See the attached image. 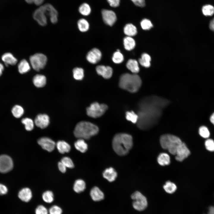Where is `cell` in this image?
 Listing matches in <instances>:
<instances>
[{
	"label": "cell",
	"instance_id": "obj_1",
	"mask_svg": "<svg viewBox=\"0 0 214 214\" xmlns=\"http://www.w3.org/2000/svg\"><path fill=\"white\" fill-rule=\"evenodd\" d=\"M169 103L167 100L155 96L143 98L139 104L137 122L139 128L145 130L154 126L161 117L163 110Z\"/></svg>",
	"mask_w": 214,
	"mask_h": 214
},
{
	"label": "cell",
	"instance_id": "obj_2",
	"mask_svg": "<svg viewBox=\"0 0 214 214\" xmlns=\"http://www.w3.org/2000/svg\"><path fill=\"white\" fill-rule=\"evenodd\" d=\"M112 145L113 149L117 154L120 156L125 155L132 147V137L127 133L117 134L113 138Z\"/></svg>",
	"mask_w": 214,
	"mask_h": 214
},
{
	"label": "cell",
	"instance_id": "obj_3",
	"mask_svg": "<svg viewBox=\"0 0 214 214\" xmlns=\"http://www.w3.org/2000/svg\"><path fill=\"white\" fill-rule=\"evenodd\" d=\"M142 84L140 77L136 74L125 73L122 74L119 80L120 87L131 93L137 92Z\"/></svg>",
	"mask_w": 214,
	"mask_h": 214
},
{
	"label": "cell",
	"instance_id": "obj_4",
	"mask_svg": "<svg viewBox=\"0 0 214 214\" xmlns=\"http://www.w3.org/2000/svg\"><path fill=\"white\" fill-rule=\"evenodd\" d=\"M98 131V128L95 125L89 122L81 121L76 125L74 134L77 138L88 139L96 135Z\"/></svg>",
	"mask_w": 214,
	"mask_h": 214
},
{
	"label": "cell",
	"instance_id": "obj_5",
	"mask_svg": "<svg viewBox=\"0 0 214 214\" xmlns=\"http://www.w3.org/2000/svg\"><path fill=\"white\" fill-rule=\"evenodd\" d=\"M56 9L51 4H46L41 6L34 12L33 17L37 23L41 26L47 23V16L49 18L54 15Z\"/></svg>",
	"mask_w": 214,
	"mask_h": 214
},
{
	"label": "cell",
	"instance_id": "obj_6",
	"mask_svg": "<svg viewBox=\"0 0 214 214\" xmlns=\"http://www.w3.org/2000/svg\"><path fill=\"white\" fill-rule=\"evenodd\" d=\"M160 141L162 147L173 155H175L177 148L182 142L179 137L170 134L161 136Z\"/></svg>",
	"mask_w": 214,
	"mask_h": 214
},
{
	"label": "cell",
	"instance_id": "obj_7",
	"mask_svg": "<svg viewBox=\"0 0 214 214\" xmlns=\"http://www.w3.org/2000/svg\"><path fill=\"white\" fill-rule=\"evenodd\" d=\"M133 200L132 205L133 208L138 211L144 210L147 207L148 202L146 197L139 191H136L131 195Z\"/></svg>",
	"mask_w": 214,
	"mask_h": 214
},
{
	"label": "cell",
	"instance_id": "obj_8",
	"mask_svg": "<svg viewBox=\"0 0 214 214\" xmlns=\"http://www.w3.org/2000/svg\"><path fill=\"white\" fill-rule=\"evenodd\" d=\"M30 64L35 71H39L45 66L47 61L46 56L42 53H36L29 58Z\"/></svg>",
	"mask_w": 214,
	"mask_h": 214
},
{
	"label": "cell",
	"instance_id": "obj_9",
	"mask_svg": "<svg viewBox=\"0 0 214 214\" xmlns=\"http://www.w3.org/2000/svg\"><path fill=\"white\" fill-rule=\"evenodd\" d=\"M107 108V106L105 104H100L97 102H94L87 108L86 113L91 117L96 118L102 116Z\"/></svg>",
	"mask_w": 214,
	"mask_h": 214
},
{
	"label": "cell",
	"instance_id": "obj_10",
	"mask_svg": "<svg viewBox=\"0 0 214 214\" xmlns=\"http://www.w3.org/2000/svg\"><path fill=\"white\" fill-rule=\"evenodd\" d=\"M13 166V162L10 157L6 155L0 156V172H7L12 169Z\"/></svg>",
	"mask_w": 214,
	"mask_h": 214
},
{
	"label": "cell",
	"instance_id": "obj_11",
	"mask_svg": "<svg viewBox=\"0 0 214 214\" xmlns=\"http://www.w3.org/2000/svg\"><path fill=\"white\" fill-rule=\"evenodd\" d=\"M190 152L186 145L182 142L178 147L175 153V159L179 161H182L188 157Z\"/></svg>",
	"mask_w": 214,
	"mask_h": 214
},
{
	"label": "cell",
	"instance_id": "obj_12",
	"mask_svg": "<svg viewBox=\"0 0 214 214\" xmlns=\"http://www.w3.org/2000/svg\"><path fill=\"white\" fill-rule=\"evenodd\" d=\"M101 13L103 21L107 25L112 26L116 22L117 19V16L113 11L103 9L102 10Z\"/></svg>",
	"mask_w": 214,
	"mask_h": 214
},
{
	"label": "cell",
	"instance_id": "obj_13",
	"mask_svg": "<svg viewBox=\"0 0 214 214\" xmlns=\"http://www.w3.org/2000/svg\"><path fill=\"white\" fill-rule=\"evenodd\" d=\"M37 142L43 149L49 152L53 151L56 145L54 141L47 137H43L40 138L38 140Z\"/></svg>",
	"mask_w": 214,
	"mask_h": 214
},
{
	"label": "cell",
	"instance_id": "obj_14",
	"mask_svg": "<svg viewBox=\"0 0 214 214\" xmlns=\"http://www.w3.org/2000/svg\"><path fill=\"white\" fill-rule=\"evenodd\" d=\"M102 54L100 51L96 48H93L87 54L86 58L90 63L95 64L98 62L100 60Z\"/></svg>",
	"mask_w": 214,
	"mask_h": 214
},
{
	"label": "cell",
	"instance_id": "obj_15",
	"mask_svg": "<svg viewBox=\"0 0 214 214\" xmlns=\"http://www.w3.org/2000/svg\"><path fill=\"white\" fill-rule=\"evenodd\" d=\"M35 125L41 129L46 128L50 122L49 117L45 114H40L36 117L34 121Z\"/></svg>",
	"mask_w": 214,
	"mask_h": 214
},
{
	"label": "cell",
	"instance_id": "obj_16",
	"mask_svg": "<svg viewBox=\"0 0 214 214\" xmlns=\"http://www.w3.org/2000/svg\"><path fill=\"white\" fill-rule=\"evenodd\" d=\"M96 69L97 73L104 78H109L112 75L113 70L110 66L100 65L97 66Z\"/></svg>",
	"mask_w": 214,
	"mask_h": 214
},
{
	"label": "cell",
	"instance_id": "obj_17",
	"mask_svg": "<svg viewBox=\"0 0 214 214\" xmlns=\"http://www.w3.org/2000/svg\"><path fill=\"white\" fill-rule=\"evenodd\" d=\"M90 195L92 199L95 202L99 201L103 199L104 194L97 187L92 188L90 191Z\"/></svg>",
	"mask_w": 214,
	"mask_h": 214
},
{
	"label": "cell",
	"instance_id": "obj_18",
	"mask_svg": "<svg viewBox=\"0 0 214 214\" xmlns=\"http://www.w3.org/2000/svg\"><path fill=\"white\" fill-rule=\"evenodd\" d=\"M104 178L110 182L115 180L117 176V173L115 170L112 167L105 169L103 173Z\"/></svg>",
	"mask_w": 214,
	"mask_h": 214
},
{
	"label": "cell",
	"instance_id": "obj_19",
	"mask_svg": "<svg viewBox=\"0 0 214 214\" xmlns=\"http://www.w3.org/2000/svg\"><path fill=\"white\" fill-rule=\"evenodd\" d=\"M18 196L22 201L27 202L31 199L32 197V192L29 188H24L19 192Z\"/></svg>",
	"mask_w": 214,
	"mask_h": 214
},
{
	"label": "cell",
	"instance_id": "obj_20",
	"mask_svg": "<svg viewBox=\"0 0 214 214\" xmlns=\"http://www.w3.org/2000/svg\"><path fill=\"white\" fill-rule=\"evenodd\" d=\"M33 82L34 85L37 87L44 86L46 82V78L45 76L41 74H37L33 78Z\"/></svg>",
	"mask_w": 214,
	"mask_h": 214
},
{
	"label": "cell",
	"instance_id": "obj_21",
	"mask_svg": "<svg viewBox=\"0 0 214 214\" xmlns=\"http://www.w3.org/2000/svg\"><path fill=\"white\" fill-rule=\"evenodd\" d=\"M1 59L5 64L14 65L17 62V59L10 53H6L3 54L1 57Z\"/></svg>",
	"mask_w": 214,
	"mask_h": 214
},
{
	"label": "cell",
	"instance_id": "obj_22",
	"mask_svg": "<svg viewBox=\"0 0 214 214\" xmlns=\"http://www.w3.org/2000/svg\"><path fill=\"white\" fill-rule=\"evenodd\" d=\"M56 146L58 151L61 154L68 152L71 149L70 145L64 141H58Z\"/></svg>",
	"mask_w": 214,
	"mask_h": 214
},
{
	"label": "cell",
	"instance_id": "obj_23",
	"mask_svg": "<svg viewBox=\"0 0 214 214\" xmlns=\"http://www.w3.org/2000/svg\"><path fill=\"white\" fill-rule=\"evenodd\" d=\"M126 66L127 68L134 74L138 73L139 71L138 63L135 59H129L126 63Z\"/></svg>",
	"mask_w": 214,
	"mask_h": 214
},
{
	"label": "cell",
	"instance_id": "obj_24",
	"mask_svg": "<svg viewBox=\"0 0 214 214\" xmlns=\"http://www.w3.org/2000/svg\"><path fill=\"white\" fill-rule=\"evenodd\" d=\"M18 69L21 74H24L28 72L31 69V67L28 62L25 59L21 60L18 65Z\"/></svg>",
	"mask_w": 214,
	"mask_h": 214
},
{
	"label": "cell",
	"instance_id": "obj_25",
	"mask_svg": "<svg viewBox=\"0 0 214 214\" xmlns=\"http://www.w3.org/2000/svg\"><path fill=\"white\" fill-rule=\"evenodd\" d=\"M158 163L162 166L169 165L170 163L169 156L166 153H161L159 154L157 158Z\"/></svg>",
	"mask_w": 214,
	"mask_h": 214
},
{
	"label": "cell",
	"instance_id": "obj_26",
	"mask_svg": "<svg viewBox=\"0 0 214 214\" xmlns=\"http://www.w3.org/2000/svg\"><path fill=\"white\" fill-rule=\"evenodd\" d=\"M124 33L128 36L132 37L135 35L137 33L136 27L131 23L126 24L124 28Z\"/></svg>",
	"mask_w": 214,
	"mask_h": 214
},
{
	"label": "cell",
	"instance_id": "obj_27",
	"mask_svg": "<svg viewBox=\"0 0 214 214\" xmlns=\"http://www.w3.org/2000/svg\"><path fill=\"white\" fill-rule=\"evenodd\" d=\"M123 44L125 49L128 51L133 49L136 45L134 39L131 37L127 36L123 39Z\"/></svg>",
	"mask_w": 214,
	"mask_h": 214
},
{
	"label": "cell",
	"instance_id": "obj_28",
	"mask_svg": "<svg viewBox=\"0 0 214 214\" xmlns=\"http://www.w3.org/2000/svg\"><path fill=\"white\" fill-rule=\"evenodd\" d=\"M74 146L76 149L82 153L85 152L88 149L87 144L81 139H79L75 142Z\"/></svg>",
	"mask_w": 214,
	"mask_h": 214
},
{
	"label": "cell",
	"instance_id": "obj_29",
	"mask_svg": "<svg viewBox=\"0 0 214 214\" xmlns=\"http://www.w3.org/2000/svg\"><path fill=\"white\" fill-rule=\"evenodd\" d=\"M86 188V184L85 182L81 179L76 180L74 184L73 189L77 193H80L83 191Z\"/></svg>",
	"mask_w": 214,
	"mask_h": 214
},
{
	"label": "cell",
	"instance_id": "obj_30",
	"mask_svg": "<svg viewBox=\"0 0 214 214\" xmlns=\"http://www.w3.org/2000/svg\"><path fill=\"white\" fill-rule=\"evenodd\" d=\"M11 112L14 117L16 118H19L23 114L24 110L21 106L16 105L12 107Z\"/></svg>",
	"mask_w": 214,
	"mask_h": 214
},
{
	"label": "cell",
	"instance_id": "obj_31",
	"mask_svg": "<svg viewBox=\"0 0 214 214\" xmlns=\"http://www.w3.org/2000/svg\"><path fill=\"white\" fill-rule=\"evenodd\" d=\"M151 58L150 56L146 53L143 54L141 57L139 59V63L143 66L149 67L150 65Z\"/></svg>",
	"mask_w": 214,
	"mask_h": 214
},
{
	"label": "cell",
	"instance_id": "obj_32",
	"mask_svg": "<svg viewBox=\"0 0 214 214\" xmlns=\"http://www.w3.org/2000/svg\"><path fill=\"white\" fill-rule=\"evenodd\" d=\"M163 188L166 193L169 194H172L176 191L177 187L174 183L168 181H167L164 185Z\"/></svg>",
	"mask_w": 214,
	"mask_h": 214
},
{
	"label": "cell",
	"instance_id": "obj_33",
	"mask_svg": "<svg viewBox=\"0 0 214 214\" xmlns=\"http://www.w3.org/2000/svg\"><path fill=\"white\" fill-rule=\"evenodd\" d=\"M77 25L79 30L82 32L87 31L89 28V24L86 19L82 18L78 21Z\"/></svg>",
	"mask_w": 214,
	"mask_h": 214
},
{
	"label": "cell",
	"instance_id": "obj_34",
	"mask_svg": "<svg viewBox=\"0 0 214 214\" xmlns=\"http://www.w3.org/2000/svg\"><path fill=\"white\" fill-rule=\"evenodd\" d=\"M78 11L81 15L87 16L90 13L91 8L88 4L85 3L80 5L78 8Z\"/></svg>",
	"mask_w": 214,
	"mask_h": 214
},
{
	"label": "cell",
	"instance_id": "obj_35",
	"mask_svg": "<svg viewBox=\"0 0 214 214\" xmlns=\"http://www.w3.org/2000/svg\"><path fill=\"white\" fill-rule=\"evenodd\" d=\"M73 77L75 79L77 80H81L84 77V71L80 67H75L73 69Z\"/></svg>",
	"mask_w": 214,
	"mask_h": 214
},
{
	"label": "cell",
	"instance_id": "obj_36",
	"mask_svg": "<svg viewBox=\"0 0 214 214\" xmlns=\"http://www.w3.org/2000/svg\"><path fill=\"white\" fill-rule=\"evenodd\" d=\"M21 122L24 125L25 129L27 131H31L33 129L34 122L32 119L27 117L23 118Z\"/></svg>",
	"mask_w": 214,
	"mask_h": 214
},
{
	"label": "cell",
	"instance_id": "obj_37",
	"mask_svg": "<svg viewBox=\"0 0 214 214\" xmlns=\"http://www.w3.org/2000/svg\"><path fill=\"white\" fill-rule=\"evenodd\" d=\"M203 14L206 16H211L214 13V7L210 4L204 5L202 7Z\"/></svg>",
	"mask_w": 214,
	"mask_h": 214
},
{
	"label": "cell",
	"instance_id": "obj_38",
	"mask_svg": "<svg viewBox=\"0 0 214 214\" xmlns=\"http://www.w3.org/2000/svg\"><path fill=\"white\" fill-rule=\"evenodd\" d=\"M42 198L43 201L46 203H50L54 200V196L53 192L50 191L44 192L42 195Z\"/></svg>",
	"mask_w": 214,
	"mask_h": 214
},
{
	"label": "cell",
	"instance_id": "obj_39",
	"mask_svg": "<svg viewBox=\"0 0 214 214\" xmlns=\"http://www.w3.org/2000/svg\"><path fill=\"white\" fill-rule=\"evenodd\" d=\"M126 118L127 120L133 123H137L138 119V116L133 111H127L126 113Z\"/></svg>",
	"mask_w": 214,
	"mask_h": 214
},
{
	"label": "cell",
	"instance_id": "obj_40",
	"mask_svg": "<svg viewBox=\"0 0 214 214\" xmlns=\"http://www.w3.org/2000/svg\"><path fill=\"white\" fill-rule=\"evenodd\" d=\"M112 60L114 63L119 64L123 61L124 56L120 51H117L114 53L112 57Z\"/></svg>",
	"mask_w": 214,
	"mask_h": 214
},
{
	"label": "cell",
	"instance_id": "obj_41",
	"mask_svg": "<svg viewBox=\"0 0 214 214\" xmlns=\"http://www.w3.org/2000/svg\"><path fill=\"white\" fill-rule=\"evenodd\" d=\"M199 133L201 136L204 138H208L210 135L209 130L205 126H202L199 128Z\"/></svg>",
	"mask_w": 214,
	"mask_h": 214
},
{
	"label": "cell",
	"instance_id": "obj_42",
	"mask_svg": "<svg viewBox=\"0 0 214 214\" xmlns=\"http://www.w3.org/2000/svg\"><path fill=\"white\" fill-rule=\"evenodd\" d=\"M141 25L142 29L144 30H149L153 26L151 21L147 19H144L141 21Z\"/></svg>",
	"mask_w": 214,
	"mask_h": 214
},
{
	"label": "cell",
	"instance_id": "obj_43",
	"mask_svg": "<svg viewBox=\"0 0 214 214\" xmlns=\"http://www.w3.org/2000/svg\"><path fill=\"white\" fill-rule=\"evenodd\" d=\"M61 162L66 167L72 168L74 167V165L73 161L69 157H64L61 160Z\"/></svg>",
	"mask_w": 214,
	"mask_h": 214
},
{
	"label": "cell",
	"instance_id": "obj_44",
	"mask_svg": "<svg viewBox=\"0 0 214 214\" xmlns=\"http://www.w3.org/2000/svg\"><path fill=\"white\" fill-rule=\"evenodd\" d=\"M205 145L206 149L208 150L214 151V141L211 139L207 140L205 142Z\"/></svg>",
	"mask_w": 214,
	"mask_h": 214
},
{
	"label": "cell",
	"instance_id": "obj_45",
	"mask_svg": "<svg viewBox=\"0 0 214 214\" xmlns=\"http://www.w3.org/2000/svg\"><path fill=\"white\" fill-rule=\"evenodd\" d=\"M49 214H62V210L61 208L57 205L52 206L49 210Z\"/></svg>",
	"mask_w": 214,
	"mask_h": 214
},
{
	"label": "cell",
	"instance_id": "obj_46",
	"mask_svg": "<svg viewBox=\"0 0 214 214\" xmlns=\"http://www.w3.org/2000/svg\"><path fill=\"white\" fill-rule=\"evenodd\" d=\"M36 214H48V212L46 208L42 205L38 206L35 210Z\"/></svg>",
	"mask_w": 214,
	"mask_h": 214
},
{
	"label": "cell",
	"instance_id": "obj_47",
	"mask_svg": "<svg viewBox=\"0 0 214 214\" xmlns=\"http://www.w3.org/2000/svg\"><path fill=\"white\" fill-rule=\"evenodd\" d=\"M136 6L141 7H144L145 4V0H131Z\"/></svg>",
	"mask_w": 214,
	"mask_h": 214
},
{
	"label": "cell",
	"instance_id": "obj_48",
	"mask_svg": "<svg viewBox=\"0 0 214 214\" xmlns=\"http://www.w3.org/2000/svg\"><path fill=\"white\" fill-rule=\"evenodd\" d=\"M107 1L111 7H116L119 6L120 0H107Z\"/></svg>",
	"mask_w": 214,
	"mask_h": 214
},
{
	"label": "cell",
	"instance_id": "obj_49",
	"mask_svg": "<svg viewBox=\"0 0 214 214\" xmlns=\"http://www.w3.org/2000/svg\"><path fill=\"white\" fill-rule=\"evenodd\" d=\"M25 1L28 4H34L36 5L39 6L43 4L44 0H25Z\"/></svg>",
	"mask_w": 214,
	"mask_h": 214
},
{
	"label": "cell",
	"instance_id": "obj_50",
	"mask_svg": "<svg viewBox=\"0 0 214 214\" xmlns=\"http://www.w3.org/2000/svg\"><path fill=\"white\" fill-rule=\"evenodd\" d=\"M58 167L59 171L62 173H64L66 170V167L61 162H59L58 163Z\"/></svg>",
	"mask_w": 214,
	"mask_h": 214
},
{
	"label": "cell",
	"instance_id": "obj_51",
	"mask_svg": "<svg viewBox=\"0 0 214 214\" xmlns=\"http://www.w3.org/2000/svg\"><path fill=\"white\" fill-rule=\"evenodd\" d=\"M7 192V189L4 185L0 184V195L6 194Z\"/></svg>",
	"mask_w": 214,
	"mask_h": 214
},
{
	"label": "cell",
	"instance_id": "obj_52",
	"mask_svg": "<svg viewBox=\"0 0 214 214\" xmlns=\"http://www.w3.org/2000/svg\"><path fill=\"white\" fill-rule=\"evenodd\" d=\"M209 28L211 30L214 32V18L210 21L209 23Z\"/></svg>",
	"mask_w": 214,
	"mask_h": 214
},
{
	"label": "cell",
	"instance_id": "obj_53",
	"mask_svg": "<svg viewBox=\"0 0 214 214\" xmlns=\"http://www.w3.org/2000/svg\"><path fill=\"white\" fill-rule=\"evenodd\" d=\"M207 214H214V207L212 206L210 207Z\"/></svg>",
	"mask_w": 214,
	"mask_h": 214
},
{
	"label": "cell",
	"instance_id": "obj_54",
	"mask_svg": "<svg viewBox=\"0 0 214 214\" xmlns=\"http://www.w3.org/2000/svg\"><path fill=\"white\" fill-rule=\"evenodd\" d=\"M210 120L211 123L214 125V113L210 116Z\"/></svg>",
	"mask_w": 214,
	"mask_h": 214
},
{
	"label": "cell",
	"instance_id": "obj_55",
	"mask_svg": "<svg viewBox=\"0 0 214 214\" xmlns=\"http://www.w3.org/2000/svg\"><path fill=\"white\" fill-rule=\"evenodd\" d=\"M4 70V66L3 65L0 63V76L2 74Z\"/></svg>",
	"mask_w": 214,
	"mask_h": 214
}]
</instances>
